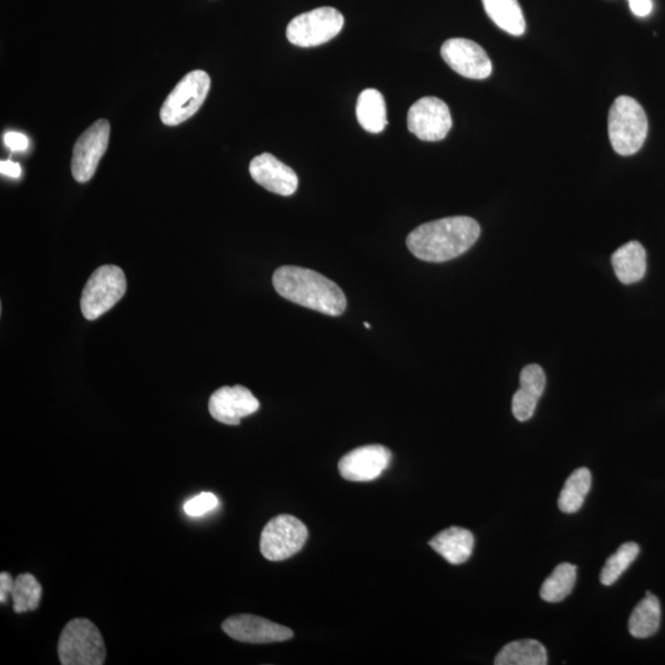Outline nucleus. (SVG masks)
Returning a JSON list of instances; mask_svg holds the SVG:
<instances>
[{"mask_svg":"<svg viewBox=\"0 0 665 665\" xmlns=\"http://www.w3.org/2000/svg\"><path fill=\"white\" fill-rule=\"evenodd\" d=\"M484 10L499 29L513 36L524 35L526 23L518 0H482Z\"/></svg>","mask_w":665,"mask_h":665,"instance_id":"20","label":"nucleus"},{"mask_svg":"<svg viewBox=\"0 0 665 665\" xmlns=\"http://www.w3.org/2000/svg\"><path fill=\"white\" fill-rule=\"evenodd\" d=\"M546 376L536 364L524 367L520 374V390L513 397V414L519 422H528L534 416L537 402L544 393Z\"/></svg>","mask_w":665,"mask_h":665,"instance_id":"16","label":"nucleus"},{"mask_svg":"<svg viewBox=\"0 0 665 665\" xmlns=\"http://www.w3.org/2000/svg\"><path fill=\"white\" fill-rule=\"evenodd\" d=\"M62 665H103L106 658L104 638L88 619L69 621L58 640Z\"/></svg>","mask_w":665,"mask_h":665,"instance_id":"4","label":"nucleus"},{"mask_svg":"<svg viewBox=\"0 0 665 665\" xmlns=\"http://www.w3.org/2000/svg\"><path fill=\"white\" fill-rule=\"evenodd\" d=\"M0 172L7 177L18 179L21 175V167L15 162L3 161L0 163Z\"/></svg>","mask_w":665,"mask_h":665,"instance_id":"31","label":"nucleus"},{"mask_svg":"<svg viewBox=\"0 0 665 665\" xmlns=\"http://www.w3.org/2000/svg\"><path fill=\"white\" fill-rule=\"evenodd\" d=\"M249 173L255 183L270 193L290 196L299 188V177L273 154L263 153L250 162Z\"/></svg>","mask_w":665,"mask_h":665,"instance_id":"15","label":"nucleus"},{"mask_svg":"<svg viewBox=\"0 0 665 665\" xmlns=\"http://www.w3.org/2000/svg\"><path fill=\"white\" fill-rule=\"evenodd\" d=\"M222 630L238 642L264 645V643L284 642L294 637L289 627L254 615H237L223 621Z\"/></svg>","mask_w":665,"mask_h":665,"instance_id":"12","label":"nucleus"},{"mask_svg":"<svg viewBox=\"0 0 665 665\" xmlns=\"http://www.w3.org/2000/svg\"><path fill=\"white\" fill-rule=\"evenodd\" d=\"M441 57L460 76L470 79H486L493 71L491 58L476 42L467 39H450L441 47Z\"/></svg>","mask_w":665,"mask_h":665,"instance_id":"11","label":"nucleus"},{"mask_svg":"<svg viewBox=\"0 0 665 665\" xmlns=\"http://www.w3.org/2000/svg\"><path fill=\"white\" fill-rule=\"evenodd\" d=\"M364 324H365V327H366V328H369V329L371 328V326H370L369 323L365 322Z\"/></svg>","mask_w":665,"mask_h":665,"instance_id":"32","label":"nucleus"},{"mask_svg":"<svg viewBox=\"0 0 665 665\" xmlns=\"http://www.w3.org/2000/svg\"><path fill=\"white\" fill-rule=\"evenodd\" d=\"M496 665H546L547 651L536 640H523L508 643L500 649Z\"/></svg>","mask_w":665,"mask_h":665,"instance_id":"22","label":"nucleus"},{"mask_svg":"<svg viewBox=\"0 0 665 665\" xmlns=\"http://www.w3.org/2000/svg\"><path fill=\"white\" fill-rule=\"evenodd\" d=\"M577 581V567L571 563H561L540 589V597L547 603H560L572 593Z\"/></svg>","mask_w":665,"mask_h":665,"instance_id":"24","label":"nucleus"},{"mask_svg":"<svg viewBox=\"0 0 665 665\" xmlns=\"http://www.w3.org/2000/svg\"><path fill=\"white\" fill-rule=\"evenodd\" d=\"M392 460L391 451L382 445H366L348 452L339 461L340 476L350 482H370L387 470Z\"/></svg>","mask_w":665,"mask_h":665,"instance_id":"13","label":"nucleus"},{"mask_svg":"<svg viewBox=\"0 0 665 665\" xmlns=\"http://www.w3.org/2000/svg\"><path fill=\"white\" fill-rule=\"evenodd\" d=\"M110 122L99 120L84 131L73 148L72 175L78 183H87L97 172L98 164L108 150Z\"/></svg>","mask_w":665,"mask_h":665,"instance_id":"10","label":"nucleus"},{"mask_svg":"<svg viewBox=\"0 0 665 665\" xmlns=\"http://www.w3.org/2000/svg\"><path fill=\"white\" fill-rule=\"evenodd\" d=\"M15 579L8 572L0 573V604H7L12 597Z\"/></svg>","mask_w":665,"mask_h":665,"instance_id":"29","label":"nucleus"},{"mask_svg":"<svg viewBox=\"0 0 665 665\" xmlns=\"http://www.w3.org/2000/svg\"><path fill=\"white\" fill-rule=\"evenodd\" d=\"M273 284L285 300L323 315L338 317L347 310V297L342 289L317 271L281 266L274 273Z\"/></svg>","mask_w":665,"mask_h":665,"instance_id":"2","label":"nucleus"},{"mask_svg":"<svg viewBox=\"0 0 665 665\" xmlns=\"http://www.w3.org/2000/svg\"><path fill=\"white\" fill-rule=\"evenodd\" d=\"M344 28L343 14L332 7H323L297 15L287 25V40L299 47L327 44Z\"/></svg>","mask_w":665,"mask_h":665,"instance_id":"7","label":"nucleus"},{"mask_svg":"<svg viewBox=\"0 0 665 665\" xmlns=\"http://www.w3.org/2000/svg\"><path fill=\"white\" fill-rule=\"evenodd\" d=\"M308 539L306 525L295 516L283 514L266 524L260 536V551L266 560L285 561L302 550Z\"/></svg>","mask_w":665,"mask_h":665,"instance_id":"8","label":"nucleus"},{"mask_svg":"<svg viewBox=\"0 0 665 665\" xmlns=\"http://www.w3.org/2000/svg\"><path fill=\"white\" fill-rule=\"evenodd\" d=\"M640 553V546L635 542H626L606 561L600 574V582L609 587L617 582L626 569L632 565Z\"/></svg>","mask_w":665,"mask_h":665,"instance_id":"26","label":"nucleus"},{"mask_svg":"<svg viewBox=\"0 0 665 665\" xmlns=\"http://www.w3.org/2000/svg\"><path fill=\"white\" fill-rule=\"evenodd\" d=\"M356 117L367 132L380 133L385 130L388 124L386 101L379 90L366 89L359 95Z\"/></svg>","mask_w":665,"mask_h":665,"instance_id":"19","label":"nucleus"},{"mask_svg":"<svg viewBox=\"0 0 665 665\" xmlns=\"http://www.w3.org/2000/svg\"><path fill=\"white\" fill-rule=\"evenodd\" d=\"M41 597V584L33 574L24 573L15 578L12 592L15 613L23 614L36 610L39 608Z\"/></svg>","mask_w":665,"mask_h":665,"instance_id":"25","label":"nucleus"},{"mask_svg":"<svg viewBox=\"0 0 665 665\" xmlns=\"http://www.w3.org/2000/svg\"><path fill=\"white\" fill-rule=\"evenodd\" d=\"M630 9L636 17L645 18L652 13V0H629Z\"/></svg>","mask_w":665,"mask_h":665,"instance_id":"30","label":"nucleus"},{"mask_svg":"<svg viewBox=\"0 0 665 665\" xmlns=\"http://www.w3.org/2000/svg\"><path fill=\"white\" fill-rule=\"evenodd\" d=\"M126 292V278L119 266L104 265L95 270L85 285L81 308L88 321H95L113 308Z\"/></svg>","mask_w":665,"mask_h":665,"instance_id":"5","label":"nucleus"},{"mask_svg":"<svg viewBox=\"0 0 665 665\" xmlns=\"http://www.w3.org/2000/svg\"><path fill=\"white\" fill-rule=\"evenodd\" d=\"M211 79L204 71H194L177 84L164 101L161 120L164 125L177 126L198 113L210 92Z\"/></svg>","mask_w":665,"mask_h":665,"instance_id":"6","label":"nucleus"},{"mask_svg":"<svg viewBox=\"0 0 665 665\" xmlns=\"http://www.w3.org/2000/svg\"><path fill=\"white\" fill-rule=\"evenodd\" d=\"M452 127L449 106L435 97H424L408 111V130L425 142L444 140Z\"/></svg>","mask_w":665,"mask_h":665,"instance_id":"9","label":"nucleus"},{"mask_svg":"<svg viewBox=\"0 0 665 665\" xmlns=\"http://www.w3.org/2000/svg\"><path fill=\"white\" fill-rule=\"evenodd\" d=\"M429 545L451 565H462L472 555L475 537L471 531L454 526L439 532Z\"/></svg>","mask_w":665,"mask_h":665,"instance_id":"17","label":"nucleus"},{"mask_svg":"<svg viewBox=\"0 0 665 665\" xmlns=\"http://www.w3.org/2000/svg\"><path fill=\"white\" fill-rule=\"evenodd\" d=\"M590 488H592V473L588 468H578L568 477L558 498V508L563 513H577L583 507Z\"/></svg>","mask_w":665,"mask_h":665,"instance_id":"23","label":"nucleus"},{"mask_svg":"<svg viewBox=\"0 0 665 665\" xmlns=\"http://www.w3.org/2000/svg\"><path fill=\"white\" fill-rule=\"evenodd\" d=\"M661 603L652 593L637 604L629 620V631L635 638H648L656 635L661 626Z\"/></svg>","mask_w":665,"mask_h":665,"instance_id":"21","label":"nucleus"},{"mask_svg":"<svg viewBox=\"0 0 665 665\" xmlns=\"http://www.w3.org/2000/svg\"><path fill=\"white\" fill-rule=\"evenodd\" d=\"M480 234V225L471 217L441 218L409 233L407 247L414 257L424 262L444 263L466 253Z\"/></svg>","mask_w":665,"mask_h":665,"instance_id":"1","label":"nucleus"},{"mask_svg":"<svg viewBox=\"0 0 665 665\" xmlns=\"http://www.w3.org/2000/svg\"><path fill=\"white\" fill-rule=\"evenodd\" d=\"M218 499L214 493L202 492L199 496L188 500L184 505L185 513L190 516H202L217 507Z\"/></svg>","mask_w":665,"mask_h":665,"instance_id":"27","label":"nucleus"},{"mask_svg":"<svg viewBox=\"0 0 665 665\" xmlns=\"http://www.w3.org/2000/svg\"><path fill=\"white\" fill-rule=\"evenodd\" d=\"M609 138L620 156H632L641 150L648 133V119L637 100L617 98L609 111Z\"/></svg>","mask_w":665,"mask_h":665,"instance_id":"3","label":"nucleus"},{"mask_svg":"<svg viewBox=\"0 0 665 665\" xmlns=\"http://www.w3.org/2000/svg\"><path fill=\"white\" fill-rule=\"evenodd\" d=\"M5 146L13 152H23L26 151V148L29 146L28 137L23 135L20 132H8L4 136Z\"/></svg>","mask_w":665,"mask_h":665,"instance_id":"28","label":"nucleus"},{"mask_svg":"<svg viewBox=\"0 0 665 665\" xmlns=\"http://www.w3.org/2000/svg\"><path fill=\"white\" fill-rule=\"evenodd\" d=\"M260 403L248 388L222 387L212 393L209 402L211 417L226 425H239L241 420L258 411Z\"/></svg>","mask_w":665,"mask_h":665,"instance_id":"14","label":"nucleus"},{"mask_svg":"<svg viewBox=\"0 0 665 665\" xmlns=\"http://www.w3.org/2000/svg\"><path fill=\"white\" fill-rule=\"evenodd\" d=\"M617 279L630 285L643 279L647 270V254L640 242H629L617 249L611 258Z\"/></svg>","mask_w":665,"mask_h":665,"instance_id":"18","label":"nucleus"}]
</instances>
